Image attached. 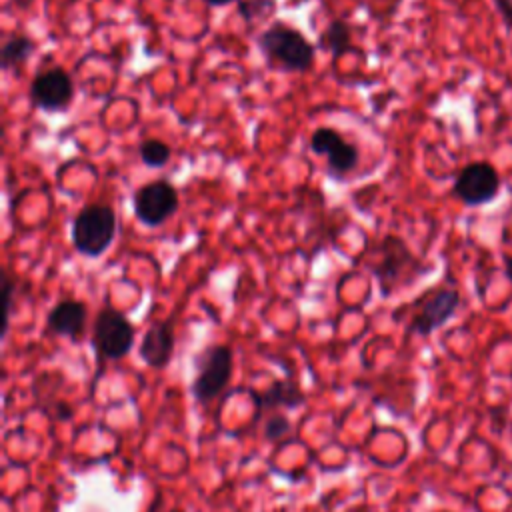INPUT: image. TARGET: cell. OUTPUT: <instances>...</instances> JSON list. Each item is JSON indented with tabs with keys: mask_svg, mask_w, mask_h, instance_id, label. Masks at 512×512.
Instances as JSON below:
<instances>
[{
	"mask_svg": "<svg viewBox=\"0 0 512 512\" xmlns=\"http://www.w3.org/2000/svg\"><path fill=\"white\" fill-rule=\"evenodd\" d=\"M496 8H498L504 24L512 30V0H496Z\"/></svg>",
	"mask_w": 512,
	"mask_h": 512,
	"instance_id": "44dd1931",
	"label": "cell"
},
{
	"mask_svg": "<svg viewBox=\"0 0 512 512\" xmlns=\"http://www.w3.org/2000/svg\"><path fill=\"white\" fill-rule=\"evenodd\" d=\"M50 416H52V418H56V420H70V418L74 416V408H72L68 402L58 400V402L52 406Z\"/></svg>",
	"mask_w": 512,
	"mask_h": 512,
	"instance_id": "ffe728a7",
	"label": "cell"
},
{
	"mask_svg": "<svg viewBox=\"0 0 512 512\" xmlns=\"http://www.w3.org/2000/svg\"><path fill=\"white\" fill-rule=\"evenodd\" d=\"M208 6H226L230 2H236V0H204Z\"/></svg>",
	"mask_w": 512,
	"mask_h": 512,
	"instance_id": "603a6c76",
	"label": "cell"
},
{
	"mask_svg": "<svg viewBox=\"0 0 512 512\" xmlns=\"http://www.w3.org/2000/svg\"><path fill=\"white\" fill-rule=\"evenodd\" d=\"M138 154H140V160L150 166V168H162L170 156H172V150L166 142L162 140H156V138H148L140 144L138 148Z\"/></svg>",
	"mask_w": 512,
	"mask_h": 512,
	"instance_id": "2e32d148",
	"label": "cell"
},
{
	"mask_svg": "<svg viewBox=\"0 0 512 512\" xmlns=\"http://www.w3.org/2000/svg\"><path fill=\"white\" fill-rule=\"evenodd\" d=\"M278 8L276 0H240L238 2V14L244 22H262L270 18Z\"/></svg>",
	"mask_w": 512,
	"mask_h": 512,
	"instance_id": "e0dca14e",
	"label": "cell"
},
{
	"mask_svg": "<svg viewBox=\"0 0 512 512\" xmlns=\"http://www.w3.org/2000/svg\"><path fill=\"white\" fill-rule=\"evenodd\" d=\"M460 294L454 288H438L434 290L424 304L420 306L418 314L410 322V332L418 336H428L440 326H444L458 310Z\"/></svg>",
	"mask_w": 512,
	"mask_h": 512,
	"instance_id": "30bf717a",
	"label": "cell"
},
{
	"mask_svg": "<svg viewBox=\"0 0 512 512\" xmlns=\"http://www.w3.org/2000/svg\"><path fill=\"white\" fill-rule=\"evenodd\" d=\"M170 512H182V510H170Z\"/></svg>",
	"mask_w": 512,
	"mask_h": 512,
	"instance_id": "cb8c5ba5",
	"label": "cell"
},
{
	"mask_svg": "<svg viewBox=\"0 0 512 512\" xmlns=\"http://www.w3.org/2000/svg\"><path fill=\"white\" fill-rule=\"evenodd\" d=\"M310 150L318 156H324L328 168L336 176H344L358 166L360 152L354 142H348L338 130L330 126H320L312 132Z\"/></svg>",
	"mask_w": 512,
	"mask_h": 512,
	"instance_id": "9c48e42d",
	"label": "cell"
},
{
	"mask_svg": "<svg viewBox=\"0 0 512 512\" xmlns=\"http://www.w3.org/2000/svg\"><path fill=\"white\" fill-rule=\"evenodd\" d=\"M440 512H446V510H440Z\"/></svg>",
	"mask_w": 512,
	"mask_h": 512,
	"instance_id": "d4e9b609",
	"label": "cell"
},
{
	"mask_svg": "<svg viewBox=\"0 0 512 512\" xmlns=\"http://www.w3.org/2000/svg\"><path fill=\"white\" fill-rule=\"evenodd\" d=\"M320 48L330 52L332 56H342L344 52L352 50V44H350V26L336 18V20H330L328 26L322 30L320 34Z\"/></svg>",
	"mask_w": 512,
	"mask_h": 512,
	"instance_id": "9a60e30c",
	"label": "cell"
},
{
	"mask_svg": "<svg viewBox=\"0 0 512 512\" xmlns=\"http://www.w3.org/2000/svg\"><path fill=\"white\" fill-rule=\"evenodd\" d=\"M196 376L192 396L198 404H208L228 386L232 376V350L226 344H212L194 358Z\"/></svg>",
	"mask_w": 512,
	"mask_h": 512,
	"instance_id": "277c9868",
	"label": "cell"
},
{
	"mask_svg": "<svg viewBox=\"0 0 512 512\" xmlns=\"http://www.w3.org/2000/svg\"><path fill=\"white\" fill-rule=\"evenodd\" d=\"M36 50V44L30 36L26 34H12L4 44H2V50H0V68L4 72H10V70H16L20 68L30 56L32 52Z\"/></svg>",
	"mask_w": 512,
	"mask_h": 512,
	"instance_id": "5bb4252c",
	"label": "cell"
},
{
	"mask_svg": "<svg viewBox=\"0 0 512 512\" xmlns=\"http://www.w3.org/2000/svg\"><path fill=\"white\" fill-rule=\"evenodd\" d=\"M256 46L270 64L288 72H306L316 58L314 44L300 30L280 20L256 36Z\"/></svg>",
	"mask_w": 512,
	"mask_h": 512,
	"instance_id": "6da1fadb",
	"label": "cell"
},
{
	"mask_svg": "<svg viewBox=\"0 0 512 512\" xmlns=\"http://www.w3.org/2000/svg\"><path fill=\"white\" fill-rule=\"evenodd\" d=\"M290 432V420L284 414H272L268 416L266 424H264V436L266 440H280L282 436H286Z\"/></svg>",
	"mask_w": 512,
	"mask_h": 512,
	"instance_id": "ac0fdd59",
	"label": "cell"
},
{
	"mask_svg": "<svg viewBox=\"0 0 512 512\" xmlns=\"http://www.w3.org/2000/svg\"><path fill=\"white\" fill-rule=\"evenodd\" d=\"M366 266L378 278L380 292L384 296H390L396 288L410 284L418 274L426 270L416 254L408 248V244L394 234H388L380 240L376 246V260Z\"/></svg>",
	"mask_w": 512,
	"mask_h": 512,
	"instance_id": "7a4b0ae2",
	"label": "cell"
},
{
	"mask_svg": "<svg viewBox=\"0 0 512 512\" xmlns=\"http://www.w3.org/2000/svg\"><path fill=\"white\" fill-rule=\"evenodd\" d=\"M74 96V82L70 74L58 66L42 70L30 84V100L44 112L66 110Z\"/></svg>",
	"mask_w": 512,
	"mask_h": 512,
	"instance_id": "ba28073f",
	"label": "cell"
},
{
	"mask_svg": "<svg viewBox=\"0 0 512 512\" xmlns=\"http://www.w3.org/2000/svg\"><path fill=\"white\" fill-rule=\"evenodd\" d=\"M2 280H4V322H2V338L6 336L8 332V322H10V314H12V300H14V280L2 272Z\"/></svg>",
	"mask_w": 512,
	"mask_h": 512,
	"instance_id": "d6986e66",
	"label": "cell"
},
{
	"mask_svg": "<svg viewBox=\"0 0 512 512\" xmlns=\"http://www.w3.org/2000/svg\"><path fill=\"white\" fill-rule=\"evenodd\" d=\"M504 276L512 282V256L504 258Z\"/></svg>",
	"mask_w": 512,
	"mask_h": 512,
	"instance_id": "7402d4cb",
	"label": "cell"
},
{
	"mask_svg": "<svg viewBox=\"0 0 512 512\" xmlns=\"http://www.w3.org/2000/svg\"><path fill=\"white\" fill-rule=\"evenodd\" d=\"M86 304L80 300H60L46 316V330L56 336L78 340L86 324Z\"/></svg>",
	"mask_w": 512,
	"mask_h": 512,
	"instance_id": "8fae6325",
	"label": "cell"
},
{
	"mask_svg": "<svg viewBox=\"0 0 512 512\" xmlns=\"http://www.w3.org/2000/svg\"><path fill=\"white\" fill-rule=\"evenodd\" d=\"M134 336H136V330L122 312L110 306L98 312L94 320L92 344L100 358H108V360L124 358L134 344Z\"/></svg>",
	"mask_w": 512,
	"mask_h": 512,
	"instance_id": "5b68a950",
	"label": "cell"
},
{
	"mask_svg": "<svg viewBox=\"0 0 512 512\" xmlns=\"http://www.w3.org/2000/svg\"><path fill=\"white\" fill-rule=\"evenodd\" d=\"M116 236V212L108 204H88L72 220L70 238L82 256H102Z\"/></svg>",
	"mask_w": 512,
	"mask_h": 512,
	"instance_id": "3957f363",
	"label": "cell"
},
{
	"mask_svg": "<svg viewBox=\"0 0 512 512\" xmlns=\"http://www.w3.org/2000/svg\"><path fill=\"white\" fill-rule=\"evenodd\" d=\"M252 398L256 402V416H262L264 410L272 408H300L306 402L304 390L294 380H274L266 390L252 392Z\"/></svg>",
	"mask_w": 512,
	"mask_h": 512,
	"instance_id": "4fadbf2b",
	"label": "cell"
},
{
	"mask_svg": "<svg viewBox=\"0 0 512 512\" xmlns=\"http://www.w3.org/2000/svg\"><path fill=\"white\" fill-rule=\"evenodd\" d=\"M454 196L466 206H484L492 202L500 192V174L486 162H468L454 178Z\"/></svg>",
	"mask_w": 512,
	"mask_h": 512,
	"instance_id": "8992f818",
	"label": "cell"
},
{
	"mask_svg": "<svg viewBox=\"0 0 512 512\" xmlns=\"http://www.w3.org/2000/svg\"><path fill=\"white\" fill-rule=\"evenodd\" d=\"M132 204L136 218L144 226L156 228L178 210V192L168 180H152L134 192Z\"/></svg>",
	"mask_w": 512,
	"mask_h": 512,
	"instance_id": "52a82bcc",
	"label": "cell"
},
{
	"mask_svg": "<svg viewBox=\"0 0 512 512\" xmlns=\"http://www.w3.org/2000/svg\"><path fill=\"white\" fill-rule=\"evenodd\" d=\"M174 350V332L172 322H156L152 324L140 342V358L150 368H164Z\"/></svg>",
	"mask_w": 512,
	"mask_h": 512,
	"instance_id": "7c38bea8",
	"label": "cell"
}]
</instances>
